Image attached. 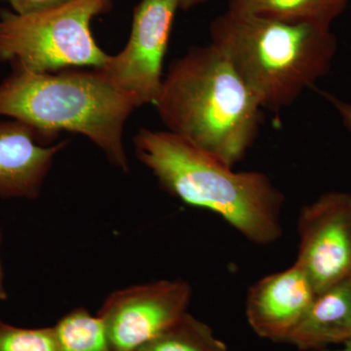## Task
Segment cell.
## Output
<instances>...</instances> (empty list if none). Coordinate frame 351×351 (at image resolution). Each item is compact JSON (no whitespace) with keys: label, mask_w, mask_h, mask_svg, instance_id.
<instances>
[{"label":"cell","mask_w":351,"mask_h":351,"mask_svg":"<svg viewBox=\"0 0 351 351\" xmlns=\"http://www.w3.org/2000/svg\"><path fill=\"white\" fill-rule=\"evenodd\" d=\"M324 96L336 108L341 121H343V126L346 127V130L350 132L351 135V104L346 103V101L341 100V99L337 98L331 94L325 93Z\"/></svg>","instance_id":"17"},{"label":"cell","mask_w":351,"mask_h":351,"mask_svg":"<svg viewBox=\"0 0 351 351\" xmlns=\"http://www.w3.org/2000/svg\"><path fill=\"white\" fill-rule=\"evenodd\" d=\"M112 1H114V0H112Z\"/></svg>","instance_id":"22"},{"label":"cell","mask_w":351,"mask_h":351,"mask_svg":"<svg viewBox=\"0 0 351 351\" xmlns=\"http://www.w3.org/2000/svg\"><path fill=\"white\" fill-rule=\"evenodd\" d=\"M8 2L14 13L19 15L44 12L63 6L73 0H0Z\"/></svg>","instance_id":"16"},{"label":"cell","mask_w":351,"mask_h":351,"mask_svg":"<svg viewBox=\"0 0 351 351\" xmlns=\"http://www.w3.org/2000/svg\"><path fill=\"white\" fill-rule=\"evenodd\" d=\"M112 0H73L44 12L0 13V62L32 73L101 68L108 54L95 40L91 23Z\"/></svg>","instance_id":"5"},{"label":"cell","mask_w":351,"mask_h":351,"mask_svg":"<svg viewBox=\"0 0 351 351\" xmlns=\"http://www.w3.org/2000/svg\"><path fill=\"white\" fill-rule=\"evenodd\" d=\"M317 293L298 265L270 274L249 290L246 316L261 338L286 343Z\"/></svg>","instance_id":"9"},{"label":"cell","mask_w":351,"mask_h":351,"mask_svg":"<svg viewBox=\"0 0 351 351\" xmlns=\"http://www.w3.org/2000/svg\"><path fill=\"white\" fill-rule=\"evenodd\" d=\"M350 0H230L228 10L289 23L317 24L331 27Z\"/></svg>","instance_id":"12"},{"label":"cell","mask_w":351,"mask_h":351,"mask_svg":"<svg viewBox=\"0 0 351 351\" xmlns=\"http://www.w3.org/2000/svg\"><path fill=\"white\" fill-rule=\"evenodd\" d=\"M68 144L61 141L45 145L23 122L0 120V198L36 199L55 157Z\"/></svg>","instance_id":"10"},{"label":"cell","mask_w":351,"mask_h":351,"mask_svg":"<svg viewBox=\"0 0 351 351\" xmlns=\"http://www.w3.org/2000/svg\"><path fill=\"white\" fill-rule=\"evenodd\" d=\"M53 328L59 351H114L99 316L84 307L69 311Z\"/></svg>","instance_id":"14"},{"label":"cell","mask_w":351,"mask_h":351,"mask_svg":"<svg viewBox=\"0 0 351 351\" xmlns=\"http://www.w3.org/2000/svg\"><path fill=\"white\" fill-rule=\"evenodd\" d=\"M0 244H1V233H0ZM8 298L5 285H4V272L2 267L1 256H0V301H5Z\"/></svg>","instance_id":"19"},{"label":"cell","mask_w":351,"mask_h":351,"mask_svg":"<svg viewBox=\"0 0 351 351\" xmlns=\"http://www.w3.org/2000/svg\"><path fill=\"white\" fill-rule=\"evenodd\" d=\"M295 265L317 294L351 276V195L332 191L302 208Z\"/></svg>","instance_id":"8"},{"label":"cell","mask_w":351,"mask_h":351,"mask_svg":"<svg viewBox=\"0 0 351 351\" xmlns=\"http://www.w3.org/2000/svg\"><path fill=\"white\" fill-rule=\"evenodd\" d=\"M210 38L263 108L278 112L327 75L338 50L331 27L289 24L226 10L209 27Z\"/></svg>","instance_id":"4"},{"label":"cell","mask_w":351,"mask_h":351,"mask_svg":"<svg viewBox=\"0 0 351 351\" xmlns=\"http://www.w3.org/2000/svg\"><path fill=\"white\" fill-rule=\"evenodd\" d=\"M186 281L159 280L112 293L97 315L114 351H137L188 313Z\"/></svg>","instance_id":"7"},{"label":"cell","mask_w":351,"mask_h":351,"mask_svg":"<svg viewBox=\"0 0 351 351\" xmlns=\"http://www.w3.org/2000/svg\"><path fill=\"white\" fill-rule=\"evenodd\" d=\"M209 0H177L179 9L184 11L191 10L195 7L206 3Z\"/></svg>","instance_id":"18"},{"label":"cell","mask_w":351,"mask_h":351,"mask_svg":"<svg viewBox=\"0 0 351 351\" xmlns=\"http://www.w3.org/2000/svg\"><path fill=\"white\" fill-rule=\"evenodd\" d=\"M350 280H351V276H350Z\"/></svg>","instance_id":"21"},{"label":"cell","mask_w":351,"mask_h":351,"mask_svg":"<svg viewBox=\"0 0 351 351\" xmlns=\"http://www.w3.org/2000/svg\"><path fill=\"white\" fill-rule=\"evenodd\" d=\"M133 143L138 160L171 195L219 215L254 243H274L280 239L284 195L267 175L235 172L167 130L140 129Z\"/></svg>","instance_id":"2"},{"label":"cell","mask_w":351,"mask_h":351,"mask_svg":"<svg viewBox=\"0 0 351 351\" xmlns=\"http://www.w3.org/2000/svg\"><path fill=\"white\" fill-rule=\"evenodd\" d=\"M167 131L234 167L257 140L262 106L213 44L193 46L164 75L154 104Z\"/></svg>","instance_id":"1"},{"label":"cell","mask_w":351,"mask_h":351,"mask_svg":"<svg viewBox=\"0 0 351 351\" xmlns=\"http://www.w3.org/2000/svg\"><path fill=\"white\" fill-rule=\"evenodd\" d=\"M0 351H59L54 328H22L0 320Z\"/></svg>","instance_id":"15"},{"label":"cell","mask_w":351,"mask_h":351,"mask_svg":"<svg viewBox=\"0 0 351 351\" xmlns=\"http://www.w3.org/2000/svg\"><path fill=\"white\" fill-rule=\"evenodd\" d=\"M313 351H351V339L343 343V348H338V350H331V348H325V350H313Z\"/></svg>","instance_id":"20"},{"label":"cell","mask_w":351,"mask_h":351,"mask_svg":"<svg viewBox=\"0 0 351 351\" xmlns=\"http://www.w3.org/2000/svg\"><path fill=\"white\" fill-rule=\"evenodd\" d=\"M136 108L97 69L38 73L12 68L0 82V117L31 127L47 145L60 132L80 134L123 172L129 171L124 128Z\"/></svg>","instance_id":"3"},{"label":"cell","mask_w":351,"mask_h":351,"mask_svg":"<svg viewBox=\"0 0 351 351\" xmlns=\"http://www.w3.org/2000/svg\"><path fill=\"white\" fill-rule=\"evenodd\" d=\"M351 339V280L316 295L286 343L302 351L325 350Z\"/></svg>","instance_id":"11"},{"label":"cell","mask_w":351,"mask_h":351,"mask_svg":"<svg viewBox=\"0 0 351 351\" xmlns=\"http://www.w3.org/2000/svg\"><path fill=\"white\" fill-rule=\"evenodd\" d=\"M178 10L177 0H141L134 9L125 47L108 55L97 69L137 108L154 105L162 86L164 60Z\"/></svg>","instance_id":"6"},{"label":"cell","mask_w":351,"mask_h":351,"mask_svg":"<svg viewBox=\"0 0 351 351\" xmlns=\"http://www.w3.org/2000/svg\"><path fill=\"white\" fill-rule=\"evenodd\" d=\"M137 351H230L211 327L188 313Z\"/></svg>","instance_id":"13"}]
</instances>
